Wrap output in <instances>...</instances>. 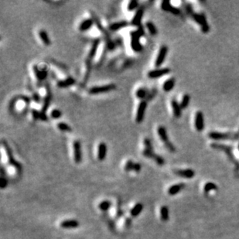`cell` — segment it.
Instances as JSON below:
<instances>
[{
	"label": "cell",
	"instance_id": "obj_1",
	"mask_svg": "<svg viewBox=\"0 0 239 239\" xmlns=\"http://www.w3.org/2000/svg\"><path fill=\"white\" fill-rule=\"evenodd\" d=\"M184 8L186 12L190 16L192 20H193L195 22H197V24H199L201 28V31L204 33H207L210 30V26L207 23V21L206 20V16L204 13H196L193 12V8L190 4L188 3H184Z\"/></svg>",
	"mask_w": 239,
	"mask_h": 239
},
{
	"label": "cell",
	"instance_id": "obj_2",
	"mask_svg": "<svg viewBox=\"0 0 239 239\" xmlns=\"http://www.w3.org/2000/svg\"><path fill=\"white\" fill-rule=\"evenodd\" d=\"M211 146L214 149H217V150H221L225 152L226 154H227V157L229 158L230 161L231 163H234L235 166V168H236V170L238 171L239 170V162H238V160L235 158L234 156L233 153H232V147L231 146H226V145L224 144H220V143H214L211 145Z\"/></svg>",
	"mask_w": 239,
	"mask_h": 239
},
{
	"label": "cell",
	"instance_id": "obj_3",
	"mask_svg": "<svg viewBox=\"0 0 239 239\" xmlns=\"http://www.w3.org/2000/svg\"><path fill=\"white\" fill-rule=\"evenodd\" d=\"M157 133H158V135H159V138L163 143H164L165 146H167V148L168 149V150H169L170 152L173 153L176 151V148H175L174 145L172 143H170V141L169 139V137H168V135H167V130L165 129L163 126H159L158 127V129H157Z\"/></svg>",
	"mask_w": 239,
	"mask_h": 239
},
{
	"label": "cell",
	"instance_id": "obj_4",
	"mask_svg": "<svg viewBox=\"0 0 239 239\" xmlns=\"http://www.w3.org/2000/svg\"><path fill=\"white\" fill-rule=\"evenodd\" d=\"M131 36V46L135 52H140L143 50V46L140 43V37L142 36L138 30H133L130 33Z\"/></svg>",
	"mask_w": 239,
	"mask_h": 239
},
{
	"label": "cell",
	"instance_id": "obj_5",
	"mask_svg": "<svg viewBox=\"0 0 239 239\" xmlns=\"http://www.w3.org/2000/svg\"><path fill=\"white\" fill-rule=\"evenodd\" d=\"M115 88H116V85L115 84H109V85H101V86H95L89 89V94L99 95V94L109 92L111 91L115 90Z\"/></svg>",
	"mask_w": 239,
	"mask_h": 239
},
{
	"label": "cell",
	"instance_id": "obj_6",
	"mask_svg": "<svg viewBox=\"0 0 239 239\" xmlns=\"http://www.w3.org/2000/svg\"><path fill=\"white\" fill-rule=\"evenodd\" d=\"M235 133H219V132H211L208 134L210 139L214 140H233Z\"/></svg>",
	"mask_w": 239,
	"mask_h": 239
},
{
	"label": "cell",
	"instance_id": "obj_7",
	"mask_svg": "<svg viewBox=\"0 0 239 239\" xmlns=\"http://www.w3.org/2000/svg\"><path fill=\"white\" fill-rule=\"evenodd\" d=\"M46 95L45 96L44 99H43V105L42 107V109L40 111V119L42 121H47V115L46 114V112L48 109L49 105L50 103V99H51V94H50V91L49 89V87L46 88Z\"/></svg>",
	"mask_w": 239,
	"mask_h": 239
},
{
	"label": "cell",
	"instance_id": "obj_8",
	"mask_svg": "<svg viewBox=\"0 0 239 239\" xmlns=\"http://www.w3.org/2000/svg\"><path fill=\"white\" fill-rule=\"evenodd\" d=\"M2 145H3V146L5 147L6 152V153H7V156H8V160L9 164L12 165V167H14L16 169V170L18 171L19 173H20V172L22 171V166H21V164H20V163H18V162L14 159V157H13V156H12V152L10 150V148L9 147L8 144L6 143V142L3 141V142H2Z\"/></svg>",
	"mask_w": 239,
	"mask_h": 239
},
{
	"label": "cell",
	"instance_id": "obj_9",
	"mask_svg": "<svg viewBox=\"0 0 239 239\" xmlns=\"http://www.w3.org/2000/svg\"><path fill=\"white\" fill-rule=\"evenodd\" d=\"M73 149H74V159L76 163H80L82 161V151H81V145L78 140H75L73 143Z\"/></svg>",
	"mask_w": 239,
	"mask_h": 239
},
{
	"label": "cell",
	"instance_id": "obj_10",
	"mask_svg": "<svg viewBox=\"0 0 239 239\" xmlns=\"http://www.w3.org/2000/svg\"><path fill=\"white\" fill-rule=\"evenodd\" d=\"M167 53H168V47L167 46H165V45H163L159 49L156 61H155V65H156V67H161V65L163 64L165 59H166Z\"/></svg>",
	"mask_w": 239,
	"mask_h": 239
},
{
	"label": "cell",
	"instance_id": "obj_11",
	"mask_svg": "<svg viewBox=\"0 0 239 239\" xmlns=\"http://www.w3.org/2000/svg\"><path fill=\"white\" fill-rule=\"evenodd\" d=\"M171 71L170 68L169 67H165V68H159V69H155V70H150L148 73V77L149 78L154 79V78H158V77H161L165 75L169 74Z\"/></svg>",
	"mask_w": 239,
	"mask_h": 239
},
{
	"label": "cell",
	"instance_id": "obj_12",
	"mask_svg": "<svg viewBox=\"0 0 239 239\" xmlns=\"http://www.w3.org/2000/svg\"><path fill=\"white\" fill-rule=\"evenodd\" d=\"M147 107V103L146 101H142L139 104V106L137 108L136 115H135V122L137 123H141L144 119L145 112Z\"/></svg>",
	"mask_w": 239,
	"mask_h": 239
},
{
	"label": "cell",
	"instance_id": "obj_13",
	"mask_svg": "<svg viewBox=\"0 0 239 239\" xmlns=\"http://www.w3.org/2000/svg\"><path fill=\"white\" fill-rule=\"evenodd\" d=\"M161 9L165 12H169L173 15H180L181 13L180 9L171 5L170 2L168 0H164L161 3Z\"/></svg>",
	"mask_w": 239,
	"mask_h": 239
},
{
	"label": "cell",
	"instance_id": "obj_14",
	"mask_svg": "<svg viewBox=\"0 0 239 239\" xmlns=\"http://www.w3.org/2000/svg\"><path fill=\"white\" fill-rule=\"evenodd\" d=\"M195 128L197 132H202L204 129V119L202 112L198 111L195 115Z\"/></svg>",
	"mask_w": 239,
	"mask_h": 239
},
{
	"label": "cell",
	"instance_id": "obj_15",
	"mask_svg": "<svg viewBox=\"0 0 239 239\" xmlns=\"http://www.w3.org/2000/svg\"><path fill=\"white\" fill-rule=\"evenodd\" d=\"M143 14H144V8L141 7V8H139V9L137 10L135 16H133L132 22H131V24L135 26H137V27L141 26V21H142Z\"/></svg>",
	"mask_w": 239,
	"mask_h": 239
},
{
	"label": "cell",
	"instance_id": "obj_16",
	"mask_svg": "<svg viewBox=\"0 0 239 239\" xmlns=\"http://www.w3.org/2000/svg\"><path fill=\"white\" fill-rule=\"evenodd\" d=\"M79 222L77 220H65L60 224V226L64 229H71V228H77L79 227Z\"/></svg>",
	"mask_w": 239,
	"mask_h": 239
},
{
	"label": "cell",
	"instance_id": "obj_17",
	"mask_svg": "<svg viewBox=\"0 0 239 239\" xmlns=\"http://www.w3.org/2000/svg\"><path fill=\"white\" fill-rule=\"evenodd\" d=\"M99 44H100V40H99V39H96V40H95L93 41L90 50H89L88 56L87 60L91 61V60L95 57V55H96L97 50H98V48Z\"/></svg>",
	"mask_w": 239,
	"mask_h": 239
},
{
	"label": "cell",
	"instance_id": "obj_18",
	"mask_svg": "<svg viewBox=\"0 0 239 239\" xmlns=\"http://www.w3.org/2000/svg\"><path fill=\"white\" fill-rule=\"evenodd\" d=\"M75 84V79H74L71 77H67V78L63 79V80H58L57 83H56V85L60 88H68L70 86H72Z\"/></svg>",
	"mask_w": 239,
	"mask_h": 239
},
{
	"label": "cell",
	"instance_id": "obj_19",
	"mask_svg": "<svg viewBox=\"0 0 239 239\" xmlns=\"http://www.w3.org/2000/svg\"><path fill=\"white\" fill-rule=\"evenodd\" d=\"M174 173L177 176H180L181 177H184V178H187V179L193 178L195 176V172L193 169H178V170H175Z\"/></svg>",
	"mask_w": 239,
	"mask_h": 239
},
{
	"label": "cell",
	"instance_id": "obj_20",
	"mask_svg": "<svg viewBox=\"0 0 239 239\" xmlns=\"http://www.w3.org/2000/svg\"><path fill=\"white\" fill-rule=\"evenodd\" d=\"M107 145L105 143H99L98 146V159L100 161H103L106 158L107 156Z\"/></svg>",
	"mask_w": 239,
	"mask_h": 239
},
{
	"label": "cell",
	"instance_id": "obj_21",
	"mask_svg": "<svg viewBox=\"0 0 239 239\" xmlns=\"http://www.w3.org/2000/svg\"><path fill=\"white\" fill-rule=\"evenodd\" d=\"M95 22L93 19H86V20H83L82 22H80V24L79 25V30L81 32H85L87 30H90L91 28V26L94 25Z\"/></svg>",
	"mask_w": 239,
	"mask_h": 239
},
{
	"label": "cell",
	"instance_id": "obj_22",
	"mask_svg": "<svg viewBox=\"0 0 239 239\" xmlns=\"http://www.w3.org/2000/svg\"><path fill=\"white\" fill-rule=\"evenodd\" d=\"M171 106L173 109V113L176 118H180L182 115V109H181L180 105L177 102V101L173 99L171 101Z\"/></svg>",
	"mask_w": 239,
	"mask_h": 239
},
{
	"label": "cell",
	"instance_id": "obj_23",
	"mask_svg": "<svg viewBox=\"0 0 239 239\" xmlns=\"http://www.w3.org/2000/svg\"><path fill=\"white\" fill-rule=\"evenodd\" d=\"M33 71L36 75V78L40 80H43L46 79V76H47V71L46 69H39L38 67H36V65L33 66Z\"/></svg>",
	"mask_w": 239,
	"mask_h": 239
},
{
	"label": "cell",
	"instance_id": "obj_24",
	"mask_svg": "<svg viewBox=\"0 0 239 239\" xmlns=\"http://www.w3.org/2000/svg\"><path fill=\"white\" fill-rule=\"evenodd\" d=\"M184 187V183H177V184L173 185V186H171L169 189H168V193L169 195H171V196L176 195L178 193H180Z\"/></svg>",
	"mask_w": 239,
	"mask_h": 239
},
{
	"label": "cell",
	"instance_id": "obj_25",
	"mask_svg": "<svg viewBox=\"0 0 239 239\" xmlns=\"http://www.w3.org/2000/svg\"><path fill=\"white\" fill-rule=\"evenodd\" d=\"M128 25H129V23L125 20H124V21H119V22H114L112 24H111L109 26V29L111 31H117V30H120V29L126 27Z\"/></svg>",
	"mask_w": 239,
	"mask_h": 239
},
{
	"label": "cell",
	"instance_id": "obj_26",
	"mask_svg": "<svg viewBox=\"0 0 239 239\" xmlns=\"http://www.w3.org/2000/svg\"><path fill=\"white\" fill-rule=\"evenodd\" d=\"M175 83H176V80H175V78H173V77L167 79L164 82V84H163V91H166V92H169V91H172L175 86Z\"/></svg>",
	"mask_w": 239,
	"mask_h": 239
},
{
	"label": "cell",
	"instance_id": "obj_27",
	"mask_svg": "<svg viewBox=\"0 0 239 239\" xmlns=\"http://www.w3.org/2000/svg\"><path fill=\"white\" fill-rule=\"evenodd\" d=\"M143 210V204L141 203H137L130 211V215L133 217H138Z\"/></svg>",
	"mask_w": 239,
	"mask_h": 239
},
{
	"label": "cell",
	"instance_id": "obj_28",
	"mask_svg": "<svg viewBox=\"0 0 239 239\" xmlns=\"http://www.w3.org/2000/svg\"><path fill=\"white\" fill-rule=\"evenodd\" d=\"M39 36H40V40H42V42L46 46H50L51 41H50V38H49L47 33H46L44 30H41L39 31Z\"/></svg>",
	"mask_w": 239,
	"mask_h": 239
},
{
	"label": "cell",
	"instance_id": "obj_29",
	"mask_svg": "<svg viewBox=\"0 0 239 239\" xmlns=\"http://www.w3.org/2000/svg\"><path fill=\"white\" fill-rule=\"evenodd\" d=\"M160 216L161 220L163 221H169V208L167 206H163L160 208Z\"/></svg>",
	"mask_w": 239,
	"mask_h": 239
},
{
	"label": "cell",
	"instance_id": "obj_30",
	"mask_svg": "<svg viewBox=\"0 0 239 239\" xmlns=\"http://www.w3.org/2000/svg\"><path fill=\"white\" fill-rule=\"evenodd\" d=\"M112 202H111L110 201L105 200V201H101V202L99 204L98 208L101 210V211L105 212V211H108L109 209H110V207H112Z\"/></svg>",
	"mask_w": 239,
	"mask_h": 239
},
{
	"label": "cell",
	"instance_id": "obj_31",
	"mask_svg": "<svg viewBox=\"0 0 239 239\" xmlns=\"http://www.w3.org/2000/svg\"><path fill=\"white\" fill-rule=\"evenodd\" d=\"M146 28L148 29L149 33H150L151 35L155 36V35L157 34V33H158L157 32V29H156V26L153 24V22H146Z\"/></svg>",
	"mask_w": 239,
	"mask_h": 239
},
{
	"label": "cell",
	"instance_id": "obj_32",
	"mask_svg": "<svg viewBox=\"0 0 239 239\" xmlns=\"http://www.w3.org/2000/svg\"><path fill=\"white\" fill-rule=\"evenodd\" d=\"M190 101V97L189 95H185L183 97V99L181 101V103L180 104V105L181 109H187L188 105H189Z\"/></svg>",
	"mask_w": 239,
	"mask_h": 239
},
{
	"label": "cell",
	"instance_id": "obj_33",
	"mask_svg": "<svg viewBox=\"0 0 239 239\" xmlns=\"http://www.w3.org/2000/svg\"><path fill=\"white\" fill-rule=\"evenodd\" d=\"M143 154L144 156L147 158H150V159H155V157L156 156V153H154L153 149H145L143 152Z\"/></svg>",
	"mask_w": 239,
	"mask_h": 239
},
{
	"label": "cell",
	"instance_id": "obj_34",
	"mask_svg": "<svg viewBox=\"0 0 239 239\" xmlns=\"http://www.w3.org/2000/svg\"><path fill=\"white\" fill-rule=\"evenodd\" d=\"M57 128H58L60 131H62V132H67V133L71 132V130H72L70 125H68L65 122L57 123Z\"/></svg>",
	"mask_w": 239,
	"mask_h": 239
},
{
	"label": "cell",
	"instance_id": "obj_35",
	"mask_svg": "<svg viewBox=\"0 0 239 239\" xmlns=\"http://www.w3.org/2000/svg\"><path fill=\"white\" fill-rule=\"evenodd\" d=\"M146 94H147L146 90L145 88H139L136 91V92H135V95H136L137 98H139L140 99H143L144 98H146Z\"/></svg>",
	"mask_w": 239,
	"mask_h": 239
},
{
	"label": "cell",
	"instance_id": "obj_36",
	"mask_svg": "<svg viewBox=\"0 0 239 239\" xmlns=\"http://www.w3.org/2000/svg\"><path fill=\"white\" fill-rule=\"evenodd\" d=\"M217 187L216 186V184L214 183H206L204 186V191L206 192V193H208V192H210V191L214 190H217Z\"/></svg>",
	"mask_w": 239,
	"mask_h": 239
},
{
	"label": "cell",
	"instance_id": "obj_37",
	"mask_svg": "<svg viewBox=\"0 0 239 239\" xmlns=\"http://www.w3.org/2000/svg\"><path fill=\"white\" fill-rule=\"evenodd\" d=\"M61 115H62V112L57 109H53V110L51 111V112H50V116L52 117L54 119H60V117H61Z\"/></svg>",
	"mask_w": 239,
	"mask_h": 239
},
{
	"label": "cell",
	"instance_id": "obj_38",
	"mask_svg": "<svg viewBox=\"0 0 239 239\" xmlns=\"http://www.w3.org/2000/svg\"><path fill=\"white\" fill-rule=\"evenodd\" d=\"M138 6H139V2L136 1V0H133V1H130L129 2L127 8H128L129 11H133V10L135 9L138 7Z\"/></svg>",
	"mask_w": 239,
	"mask_h": 239
},
{
	"label": "cell",
	"instance_id": "obj_39",
	"mask_svg": "<svg viewBox=\"0 0 239 239\" xmlns=\"http://www.w3.org/2000/svg\"><path fill=\"white\" fill-rule=\"evenodd\" d=\"M134 164L133 161L131 160H128L127 163H125V170L126 172H130V171L133 170V167H134Z\"/></svg>",
	"mask_w": 239,
	"mask_h": 239
},
{
	"label": "cell",
	"instance_id": "obj_40",
	"mask_svg": "<svg viewBox=\"0 0 239 239\" xmlns=\"http://www.w3.org/2000/svg\"><path fill=\"white\" fill-rule=\"evenodd\" d=\"M154 160L155 162H156L158 165H159V166H163V165H164L165 163V159H163L162 156H159V155H156V156L155 157Z\"/></svg>",
	"mask_w": 239,
	"mask_h": 239
},
{
	"label": "cell",
	"instance_id": "obj_41",
	"mask_svg": "<svg viewBox=\"0 0 239 239\" xmlns=\"http://www.w3.org/2000/svg\"><path fill=\"white\" fill-rule=\"evenodd\" d=\"M31 113H32L33 119H34V120H38V119H40V112H38V111L36 110V109H32Z\"/></svg>",
	"mask_w": 239,
	"mask_h": 239
},
{
	"label": "cell",
	"instance_id": "obj_42",
	"mask_svg": "<svg viewBox=\"0 0 239 239\" xmlns=\"http://www.w3.org/2000/svg\"><path fill=\"white\" fill-rule=\"evenodd\" d=\"M7 184H8V180L7 179H6L4 177H1V182H0V187L2 189H4L7 187Z\"/></svg>",
	"mask_w": 239,
	"mask_h": 239
},
{
	"label": "cell",
	"instance_id": "obj_43",
	"mask_svg": "<svg viewBox=\"0 0 239 239\" xmlns=\"http://www.w3.org/2000/svg\"><path fill=\"white\" fill-rule=\"evenodd\" d=\"M143 143H144L145 149H153V146H152L151 141L149 139H145Z\"/></svg>",
	"mask_w": 239,
	"mask_h": 239
},
{
	"label": "cell",
	"instance_id": "obj_44",
	"mask_svg": "<svg viewBox=\"0 0 239 239\" xmlns=\"http://www.w3.org/2000/svg\"><path fill=\"white\" fill-rule=\"evenodd\" d=\"M141 169H142V166H141L140 163H135L134 167H133V171H135V173H139V172H140Z\"/></svg>",
	"mask_w": 239,
	"mask_h": 239
},
{
	"label": "cell",
	"instance_id": "obj_45",
	"mask_svg": "<svg viewBox=\"0 0 239 239\" xmlns=\"http://www.w3.org/2000/svg\"><path fill=\"white\" fill-rule=\"evenodd\" d=\"M33 99L34 100V101H36V102L39 103L40 101V95H39L38 94H36V93H35V94H33Z\"/></svg>",
	"mask_w": 239,
	"mask_h": 239
},
{
	"label": "cell",
	"instance_id": "obj_46",
	"mask_svg": "<svg viewBox=\"0 0 239 239\" xmlns=\"http://www.w3.org/2000/svg\"><path fill=\"white\" fill-rule=\"evenodd\" d=\"M137 30L139 31V33H140V35L142 36H144L145 35V31H144V28H143V26H139V27H138V29H137Z\"/></svg>",
	"mask_w": 239,
	"mask_h": 239
},
{
	"label": "cell",
	"instance_id": "obj_47",
	"mask_svg": "<svg viewBox=\"0 0 239 239\" xmlns=\"http://www.w3.org/2000/svg\"><path fill=\"white\" fill-rule=\"evenodd\" d=\"M131 223H132V220H131V218H126V220H125V227H129L131 226Z\"/></svg>",
	"mask_w": 239,
	"mask_h": 239
},
{
	"label": "cell",
	"instance_id": "obj_48",
	"mask_svg": "<svg viewBox=\"0 0 239 239\" xmlns=\"http://www.w3.org/2000/svg\"><path fill=\"white\" fill-rule=\"evenodd\" d=\"M239 139V129L238 130V132L235 133V136H234V139L233 140H238Z\"/></svg>",
	"mask_w": 239,
	"mask_h": 239
},
{
	"label": "cell",
	"instance_id": "obj_49",
	"mask_svg": "<svg viewBox=\"0 0 239 239\" xmlns=\"http://www.w3.org/2000/svg\"><path fill=\"white\" fill-rule=\"evenodd\" d=\"M238 150H239V144H238Z\"/></svg>",
	"mask_w": 239,
	"mask_h": 239
}]
</instances>
